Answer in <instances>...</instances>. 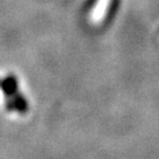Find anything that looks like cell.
<instances>
[{
  "label": "cell",
  "mask_w": 159,
  "mask_h": 159,
  "mask_svg": "<svg viewBox=\"0 0 159 159\" xmlns=\"http://www.w3.org/2000/svg\"><path fill=\"white\" fill-rule=\"evenodd\" d=\"M1 89L6 97L13 96L18 92V81L15 75H8L1 81Z\"/></svg>",
  "instance_id": "cell-1"
},
{
  "label": "cell",
  "mask_w": 159,
  "mask_h": 159,
  "mask_svg": "<svg viewBox=\"0 0 159 159\" xmlns=\"http://www.w3.org/2000/svg\"><path fill=\"white\" fill-rule=\"evenodd\" d=\"M108 5H109V0H98L97 1V3L95 5L94 9L92 11V15H91L93 22L97 23L103 19L107 8H108Z\"/></svg>",
  "instance_id": "cell-2"
},
{
  "label": "cell",
  "mask_w": 159,
  "mask_h": 159,
  "mask_svg": "<svg viewBox=\"0 0 159 159\" xmlns=\"http://www.w3.org/2000/svg\"><path fill=\"white\" fill-rule=\"evenodd\" d=\"M12 97H13V102H15L16 109H17L18 112L22 113V114L27 113L29 107H28V102H27V99L25 98V96H23L21 93L17 92Z\"/></svg>",
  "instance_id": "cell-3"
},
{
  "label": "cell",
  "mask_w": 159,
  "mask_h": 159,
  "mask_svg": "<svg viewBox=\"0 0 159 159\" xmlns=\"http://www.w3.org/2000/svg\"><path fill=\"white\" fill-rule=\"evenodd\" d=\"M0 87H1V80H0Z\"/></svg>",
  "instance_id": "cell-4"
}]
</instances>
